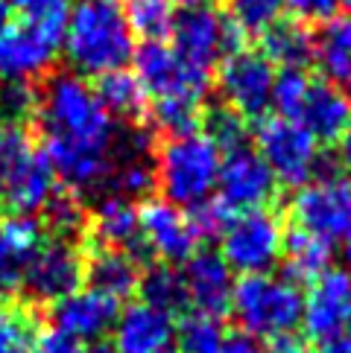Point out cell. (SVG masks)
Returning <instances> with one entry per match:
<instances>
[{
  "mask_svg": "<svg viewBox=\"0 0 351 353\" xmlns=\"http://www.w3.org/2000/svg\"><path fill=\"white\" fill-rule=\"evenodd\" d=\"M35 123L41 152L65 190L79 196L111 184L120 125L103 108L91 82L73 70H53L39 88Z\"/></svg>",
  "mask_w": 351,
  "mask_h": 353,
  "instance_id": "cell-1",
  "label": "cell"
},
{
  "mask_svg": "<svg viewBox=\"0 0 351 353\" xmlns=\"http://www.w3.org/2000/svg\"><path fill=\"white\" fill-rule=\"evenodd\" d=\"M68 70L82 79H99L123 70L132 59L135 32L123 15L120 0H77L61 32Z\"/></svg>",
  "mask_w": 351,
  "mask_h": 353,
  "instance_id": "cell-2",
  "label": "cell"
},
{
  "mask_svg": "<svg viewBox=\"0 0 351 353\" xmlns=\"http://www.w3.org/2000/svg\"><path fill=\"white\" fill-rule=\"evenodd\" d=\"M220 161V146L199 129L164 137L153 152L155 187L161 190V199L182 210L202 205L217 190Z\"/></svg>",
  "mask_w": 351,
  "mask_h": 353,
  "instance_id": "cell-3",
  "label": "cell"
},
{
  "mask_svg": "<svg viewBox=\"0 0 351 353\" xmlns=\"http://www.w3.org/2000/svg\"><path fill=\"white\" fill-rule=\"evenodd\" d=\"M229 312L243 333L260 342L296 336L302 330L305 289L287 274H243L234 283Z\"/></svg>",
  "mask_w": 351,
  "mask_h": 353,
  "instance_id": "cell-4",
  "label": "cell"
},
{
  "mask_svg": "<svg viewBox=\"0 0 351 353\" xmlns=\"http://www.w3.org/2000/svg\"><path fill=\"white\" fill-rule=\"evenodd\" d=\"M252 137H255L258 155L275 175L278 187L298 190V187H305L316 175L328 172L322 167V146L293 120L267 114L255 123Z\"/></svg>",
  "mask_w": 351,
  "mask_h": 353,
  "instance_id": "cell-5",
  "label": "cell"
},
{
  "mask_svg": "<svg viewBox=\"0 0 351 353\" xmlns=\"http://www.w3.org/2000/svg\"><path fill=\"white\" fill-rule=\"evenodd\" d=\"M284 216L275 208L234 213L220 234V257L231 272L267 274L284 254Z\"/></svg>",
  "mask_w": 351,
  "mask_h": 353,
  "instance_id": "cell-6",
  "label": "cell"
},
{
  "mask_svg": "<svg viewBox=\"0 0 351 353\" xmlns=\"http://www.w3.org/2000/svg\"><path fill=\"white\" fill-rule=\"evenodd\" d=\"M290 228L305 231L328 245L345 243L351 236V179L328 170L290 199Z\"/></svg>",
  "mask_w": 351,
  "mask_h": 353,
  "instance_id": "cell-7",
  "label": "cell"
},
{
  "mask_svg": "<svg viewBox=\"0 0 351 353\" xmlns=\"http://www.w3.org/2000/svg\"><path fill=\"white\" fill-rule=\"evenodd\" d=\"M170 47L187 68L214 73L220 59L246 47V35L214 6H191L176 12Z\"/></svg>",
  "mask_w": 351,
  "mask_h": 353,
  "instance_id": "cell-8",
  "label": "cell"
},
{
  "mask_svg": "<svg viewBox=\"0 0 351 353\" xmlns=\"http://www.w3.org/2000/svg\"><path fill=\"white\" fill-rule=\"evenodd\" d=\"M275 65L260 50L243 47L237 53L220 59L214 91L220 94L222 105L231 108L243 120H260L272 108V85H275Z\"/></svg>",
  "mask_w": 351,
  "mask_h": 353,
  "instance_id": "cell-9",
  "label": "cell"
},
{
  "mask_svg": "<svg viewBox=\"0 0 351 353\" xmlns=\"http://www.w3.org/2000/svg\"><path fill=\"white\" fill-rule=\"evenodd\" d=\"M132 73L144 85L149 99L161 97H179L191 103L205 105V99L214 88L211 73L187 68L184 61L173 53L167 41H141L132 50Z\"/></svg>",
  "mask_w": 351,
  "mask_h": 353,
  "instance_id": "cell-10",
  "label": "cell"
},
{
  "mask_svg": "<svg viewBox=\"0 0 351 353\" xmlns=\"http://www.w3.org/2000/svg\"><path fill=\"white\" fill-rule=\"evenodd\" d=\"M85 283V248L65 239H44L23 272L21 289L35 307L59 304L61 298L79 292Z\"/></svg>",
  "mask_w": 351,
  "mask_h": 353,
  "instance_id": "cell-11",
  "label": "cell"
},
{
  "mask_svg": "<svg viewBox=\"0 0 351 353\" xmlns=\"http://www.w3.org/2000/svg\"><path fill=\"white\" fill-rule=\"evenodd\" d=\"M137 231H141L144 251L153 263H167V266H184L199 248L196 228L187 210L170 205L164 199H144L137 205Z\"/></svg>",
  "mask_w": 351,
  "mask_h": 353,
  "instance_id": "cell-12",
  "label": "cell"
},
{
  "mask_svg": "<svg viewBox=\"0 0 351 353\" xmlns=\"http://www.w3.org/2000/svg\"><path fill=\"white\" fill-rule=\"evenodd\" d=\"M217 199L231 213L272 208L278 199V181L263 163L255 146H237L222 152L217 172Z\"/></svg>",
  "mask_w": 351,
  "mask_h": 353,
  "instance_id": "cell-13",
  "label": "cell"
},
{
  "mask_svg": "<svg viewBox=\"0 0 351 353\" xmlns=\"http://www.w3.org/2000/svg\"><path fill=\"white\" fill-rule=\"evenodd\" d=\"M61 41L23 21L6 23L0 32V82L32 85L53 73Z\"/></svg>",
  "mask_w": 351,
  "mask_h": 353,
  "instance_id": "cell-14",
  "label": "cell"
},
{
  "mask_svg": "<svg viewBox=\"0 0 351 353\" xmlns=\"http://www.w3.org/2000/svg\"><path fill=\"white\" fill-rule=\"evenodd\" d=\"M351 321V274L345 269H328L310 283L305 295L302 330L310 342H331L343 336Z\"/></svg>",
  "mask_w": 351,
  "mask_h": 353,
  "instance_id": "cell-15",
  "label": "cell"
},
{
  "mask_svg": "<svg viewBox=\"0 0 351 353\" xmlns=\"http://www.w3.org/2000/svg\"><path fill=\"white\" fill-rule=\"evenodd\" d=\"M56 172L44 158L41 146L32 143L9 167L3 187H0V208L6 210V216H39L56 196Z\"/></svg>",
  "mask_w": 351,
  "mask_h": 353,
  "instance_id": "cell-16",
  "label": "cell"
},
{
  "mask_svg": "<svg viewBox=\"0 0 351 353\" xmlns=\"http://www.w3.org/2000/svg\"><path fill=\"white\" fill-rule=\"evenodd\" d=\"M179 269H182V281H184L187 301H191L193 312L217 315V319L229 315L231 292H234V272L220 257L217 248L202 245Z\"/></svg>",
  "mask_w": 351,
  "mask_h": 353,
  "instance_id": "cell-17",
  "label": "cell"
},
{
  "mask_svg": "<svg viewBox=\"0 0 351 353\" xmlns=\"http://www.w3.org/2000/svg\"><path fill=\"white\" fill-rule=\"evenodd\" d=\"M85 243L126 251L141 266L153 263L144 251L141 231H137V205L117 193L99 196L97 205L88 210V239Z\"/></svg>",
  "mask_w": 351,
  "mask_h": 353,
  "instance_id": "cell-18",
  "label": "cell"
},
{
  "mask_svg": "<svg viewBox=\"0 0 351 353\" xmlns=\"http://www.w3.org/2000/svg\"><path fill=\"white\" fill-rule=\"evenodd\" d=\"M111 330L120 353H176V319L141 301L123 307Z\"/></svg>",
  "mask_w": 351,
  "mask_h": 353,
  "instance_id": "cell-19",
  "label": "cell"
},
{
  "mask_svg": "<svg viewBox=\"0 0 351 353\" xmlns=\"http://www.w3.org/2000/svg\"><path fill=\"white\" fill-rule=\"evenodd\" d=\"M117 315L120 301L99 295L94 289H79V292L53 304L50 321H53L56 330L79 339V342H97V339H106V333L115 327Z\"/></svg>",
  "mask_w": 351,
  "mask_h": 353,
  "instance_id": "cell-20",
  "label": "cell"
},
{
  "mask_svg": "<svg viewBox=\"0 0 351 353\" xmlns=\"http://www.w3.org/2000/svg\"><path fill=\"white\" fill-rule=\"evenodd\" d=\"M319 146H334L351 129V97L328 82H310L298 114L293 117Z\"/></svg>",
  "mask_w": 351,
  "mask_h": 353,
  "instance_id": "cell-21",
  "label": "cell"
},
{
  "mask_svg": "<svg viewBox=\"0 0 351 353\" xmlns=\"http://www.w3.org/2000/svg\"><path fill=\"white\" fill-rule=\"evenodd\" d=\"M47 239L41 219L3 216L0 219V298H12L21 289L23 272L32 254Z\"/></svg>",
  "mask_w": 351,
  "mask_h": 353,
  "instance_id": "cell-22",
  "label": "cell"
},
{
  "mask_svg": "<svg viewBox=\"0 0 351 353\" xmlns=\"http://www.w3.org/2000/svg\"><path fill=\"white\" fill-rule=\"evenodd\" d=\"M85 283L88 289L106 295V298H132L137 295V283H141L144 266L132 254L117 248H103L85 243Z\"/></svg>",
  "mask_w": 351,
  "mask_h": 353,
  "instance_id": "cell-23",
  "label": "cell"
},
{
  "mask_svg": "<svg viewBox=\"0 0 351 353\" xmlns=\"http://www.w3.org/2000/svg\"><path fill=\"white\" fill-rule=\"evenodd\" d=\"M322 82L340 88L351 97V15H334L313 32V59Z\"/></svg>",
  "mask_w": 351,
  "mask_h": 353,
  "instance_id": "cell-24",
  "label": "cell"
},
{
  "mask_svg": "<svg viewBox=\"0 0 351 353\" xmlns=\"http://www.w3.org/2000/svg\"><path fill=\"white\" fill-rule=\"evenodd\" d=\"M94 91L117 125L120 123H126V125H144L146 123L149 97L132 70L123 68L115 73H106V77L97 79Z\"/></svg>",
  "mask_w": 351,
  "mask_h": 353,
  "instance_id": "cell-25",
  "label": "cell"
},
{
  "mask_svg": "<svg viewBox=\"0 0 351 353\" xmlns=\"http://www.w3.org/2000/svg\"><path fill=\"white\" fill-rule=\"evenodd\" d=\"M260 53L272 65H281V70H307L313 59V32L293 18L275 21L260 35Z\"/></svg>",
  "mask_w": 351,
  "mask_h": 353,
  "instance_id": "cell-26",
  "label": "cell"
},
{
  "mask_svg": "<svg viewBox=\"0 0 351 353\" xmlns=\"http://www.w3.org/2000/svg\"><path fill=\"white\" fill-rule=\"evenodd\" d=\"M284 274L290 277L293 283H313L319 274H325L334 263V245L322 243V239L310 236L305 231L290 228L284 234Z\"/></svg>",
  "mask_w": 351,
  "mask_h": 353,
  "instance_id": "cell-27",
  "label": "cell"
},
{
  "mask_svg": "<svg viewBox=\"0 0 351 353\" xmlns=\"http://www.w3.org/2000/svg\"><path fill=\"white\" fill-rule=\"evenodd\" d=\"M137 295H141V304L167 312L173 319H182L184 312H191L182 269L167 266V263H149V266H144Z\"/></svg>",
  "mask_w": 351,
  "mask_h": 353,
  "instance_id": "cell-28",
  "label": "cell"
},
{
  "mask_svg": "<svg viewBox=\"0 0 351 353\" xmlns=\"http://www.w3.org/2000/svg\"><path fill=\"white\" fill-rule=\"evenodd\" d=\"M39 333V307L18 298H0V353H30Z\"/></svg>",
  "mask_w": 351,
  "mask_h": 353,
  "instance_id": "cell-29",
  "label": "cell"
},
{
  "mask_svg": "<svg viewBox=\"0 0 351 353\" xmlns=\"http://www.w3.org/2000/svg\"><path fill=\"white\" fill-rule=\"evenodd\" d=\"M44 213V234L50 239H65V243L85 245L88 239V208L82 205V199L77 193L59 187L56 196L50 199V205L41 210Z\"/></svg>",
  "mask_w": 351,
  "mask_h": 353,
  "instance_id": "cell-30",
  "label": "cell"
},
{
  "mask_svg": "<svg viewBox=\"0 0 351 353\" xmlns=\"http://www.w3.org/2000/svg\"><path fill=\"white\" fill-rule=\"evenodd\" d=\"M225 339L222 319L205 312H184L176 319V353H220Z\"/></svg>",
  "mask_w": 351,
  "mask_h": 353,
  "instance_id": "cell-31",
  "label": "cell"
},
{
  "mask_svg": "<svg viewBox=\"0 0 351 353\" xmlns=\"http://www.w3.org/2000/svg\"><path fill=\"white\" fill-rule=\"evenodd\" d=\"M202 111H205V105L191 103V99L161 97V99H149L146 123L153 125L158 134L176 137V134L196 132L199 123H202Z\"/></svg>",
  "mask_w": 351,
  "mask_h": 353,
  "instance_id": "cell-32",
  "label": "cell"
},
{
  "mask_svg": "<svg viewBox=\"0 0 351 353\" xmlns=\"http://www.w3.org/2000/svg\"><path fill=\"white\" fill-rule=\"evenodd\" d=\"M129 30L144 41H164L170 35L176 6L170 0H120Z\"/></svg>",
  "mask_w": 351,
  "mask_h": 353,
  "instance_id": "cell-33",
  "label": "cell"
},
{
  "mask_svg": "<svg viewBox=\"0 0 351 353\" xmlns=\"http://www.w3.org/2000/svg\"><path fill=\"white\" fill-rule=\"evenodd\" d=\"M284 15V0H225V18H229L246 39L267 32Z\"/></svg>",
  "mask_w": 351,
  "mask_h": 353,
  "instance_id": "cell-34",
  "label": "cell"
},
{
  "mask_svg": "<svg viewBox=\"0 0 351 353\" xmlns=\"http://www.w3.org/2000/svg\"><path fill=\"white\" fill-rule=\"evenodd\" d=\"M70 6L73 0H12L9 3V9H15L23 23L39 27L41 32L53 35L59 41H61V32H65Z\"/></svg>",
  "mask_w": 351,
  "mask_h": 353,
  "instance_id": "cell-35",
  "label": "cell"
},
{
  "mask_svg": "<svg viewBox=\"0 0 351 353\" xmlns=\"http://www.w3.org/2000/svg\"><path fill=\"white\" fill-rule=\"evenodd\" d=\"M205 125V134L220 146V152H229V149H237V146H246L249 143V125L240 114H234L231 108L225 105H217V108H208L202 111V123Z\"/></svg>",
  "mask_w": 351,
  "mask_h": 353,
  "instance_id": "cell-36",
  "label": "cell"
},
{
  "mask_svg": "<svg viewBox=\"0 0 351 353\" xmlns=\"http://www.w3.org/2000/svg\"><path fill=\"white\" fill-rule=\"evenodd\" d=\"M310 77L307 70H278L272 85V111L284 120H293L302 108L305 97L310 91Z\"/></svg>",
  "mask_w": 351,
  "mask_h": 353,
  "instance_id": "cell-37",
  "label": "cell"
},
{
  "mask_svg": "<svg viewBox=\"0 0 351 353\" xmlns=\"http://www.w3.org/2000/svg\"><path fill=\"white\" fill-rule=\"evenodd\" d=\"M39 105V88L6 82L0 88V125H27L35 117Z\"/></svg>",
  "mask_w": 351,
  "mask_h": 353,
  "instance_id": "cell-38",
  "label": "cell"
},
{
  "mask_svg": "<svg viewBox=\"0 0 351 353\" xmlns=\"http://www.w3.org/2000/svg\"><path fill=\"white\" fill-rule=\"evenodd\" d=\"M284 12H290L293 21L310 27L336 15V0H284Z\"/></svg>",
  "mask_w": 351,
  "mask_h": 353,
  "instance_id": "cell-39",
  "label": "cell"
},
{
  "mask_svg": "<svg viewBox=\"0 0 351 353\" xmlns=\"http://www.w3.org/2000/svg\"><path fill=\"white\" fill-rule=\"evenodd\" d=\"M82 342L79 339H73L68 333L56 330V327H50V330H41L39 339H35V345L30 353H82Z\"/></svg>",
  "mask_w": 351,
  "mask_h": 353,
  "instance_id": "cell-40",
  "label": "cell"
},
{
  "mask_svg": "<svg viewBox=\"0 0 351 353\" xmlns=\"http://www.w3.org/2000/svg\"><path fill=\"white\" fill-rule=\"evenodd\" d=\"M220 353H269V347H267V342H260L255 336L234 330V333H225Z\"/></svg>",
  "mask_w": 351,
  "mask_h": 353,
  "instance_id": "cell-41",
  "label": "cell"
},
{
  "mask_svg": "<svg viewBox=\"0 0 351 353\" xmlns=\"http://www.w3.org/2000/svg\"><path fill=\"white\" fill-rule=\"evenodd\" d=\"M319 353H351V336H348V333H343V336L331 339V342L319 345Z\"/></svg>",
  "mask_w": 351,
  "mask_h": 353,
  "instance_id": "cell-42",
  "label": "cell"
},
{
  "mask_svg": "<svg viewBox=\"0 0 351 353\" xmlns=\"http://www.w3.org/2000/svg\"><path fill=\"white\" fill-rule=\"evenodd\" d=\"M82 353H120L115 347L111 339H97V342H88V347H82Z\"/></svg>",
  "mask_w": 351,
  "mask_h": 353,
  "instance_id": "cell-43",
  "label": "cell"
},
{
  "mask_svg": "<svg viewBox=\"0 0 351 353\" xmlns=\"http://www.w3.org/2000/svg\"><path fill=\"white\" fill-rule=\"evenodd\" d=\"M336 146H340V163H343L345 170H351V129L343 134V141L336 143Z\"/></svg>",
  "mask_w": 351,
  "mask_h": 353,
  "instance_id": "cell-44",
  "label": "cell"
},
{
  "mask_svg": "<svg viewBox=\"0 0 351 353\" xmlns=\"http://www.w3.org/2000/svg\"><path fill=\"white\" fill-rule=\"evenodd\" d=\"M9 15H12V9H9V0H0V32H3V27L9 23Z\"/></svg>",
  "mask_w": 351,
  "mask_h": 353,
  "instance_id": "cell-45",
  "label": "cell"
},
{
  "mask_svg": "<svg viewBox=\"0 0 351 353\" xmlns=\"http://www.w3.org/2000/svg\"><path fill=\"white\" fill-rule=\"evenodd\" d=\"M343 263H345V272L351 274V236L343 243Z\"/></svg>",
  "mask_w": 351,
  "mask_h": 353,
  "instance_id": "cell-46",
  "label": "cell"
},
{
  "mask_svg": "<svg viewBox=\"0 0 351 353\" xmlns=\"http://www.w3.org/2000/svg\"><path fill=\"white\" fill-rule=\"evenodd\" d=\"M173 6H182V9H191V6H205L208 0H170Z\"/></svg>",
  "mask_w": 351,
  "mask_h": 353,
  "instance_id": "cell-47",
  "label": "cell"
},
{
  "mask_svg": "<svg viewBox=\"0 0 351 353\" xmlns=\"http://www.w3.org/2000/svg\"><path fill=\"white\" fill-rule=\"evenodd\" d=\"M336 6H345V9H348V15H351V0H336Z\"/></svg>",
  "mask_w": 351,
  "mask_h": 353,
  "instance_id": "cell-48",
  "label": "cell"
},
{
  "mask_svg": "<svg viewBox=\"0 0 351 353\" xmlns=\"http://www.w3.org/2000/svg\"><path fill=\"white\" fill-rule=\"evenodd\" d=\"M298 353H310V350H307V347H305V350H298Z\"/></svg>",
  "mask_w": 351,
  "mask_h": 353,
  "instance_id": "cell-49",
  "label": "cell"
},
{
  "mask_svg": "<svg viewBox=\"0 0 351 353\" xmlns=\"http://www.w3.org/2000/svg\"><path fill=\"white\" fill-rule=\"evenodd\" d=\"M0 88H3V82H0Z\"/></svg>",
  "mask_w": 351,
  "mask_h": 353,
  "instance_id": "cell-50",
  "label": "cell"
}]
</instances>
